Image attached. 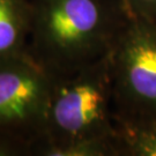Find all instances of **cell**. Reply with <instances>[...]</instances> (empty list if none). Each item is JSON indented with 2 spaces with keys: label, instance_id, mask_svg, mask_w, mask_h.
Wrapping results in <instances>:
<instances>
[{
  "label": "cell",
  "instance_id": "1",
  "mask_svg": "<svg viewBox=\"0 0 156 156\" xmlns=\"http://www.w3.org/2000/svg\"><path fill=\"white\" fill-rule=\"evenodd\" d=\"M27 51L52 75H64L111 52L129 15L122 0H30Z\"/></svg>",
  "mask_w": 156,
  "mask_h": 156
},
{
  "label": "cell",
  "instance_id": "2",
  "mask_svg": "<svg viewBox=\"0 0 156 156\" xmlns=\"http://www.w3.org/2000/svg\"><path fill=\"white\" fill-rule=\"evenodd\" d=\"M116 135L110 53L72 73L53 75L43 127L31 154Z\"/></svg>",
  "mask_w": 156,
  "mask_h": 156
},
{
  "label": "cell",
  "instance_id": "3",
  "mask_svg": "<svg viewBox=\"0 0 156 156\" xmlns=\"http://www.w3.org/2000/svg\"><path fill=\"white\" fill-rule=\"evenodd\" d=\"M110 65L113 118L156 120V23L129 16Z\"/></svg>",
  "mask_w": 156,
  "mask_h": 156
},
{
  "label": "cell",
  "instance_id": "4",
  "mask_svg": "<svg viewBox=\"0 0 156 156\" xmlns=\"http://www.w3.org/2000/svg\"><path fill=\"white\" fill-rule=\"evenodd\" d=\"M53 75L28 51L0 62V131L33 144L44 123Z\"/></svg>",
  "mask_w": 156,
  "mask_h": 156
},
{
  "label": "cell",
  "instance_id": "5",
  "mask_svg": "<svg viewBox=\"0 0 156 156\" xmlns=\"http://www.w3.org/2000/svg\"><path fill=\"white\" fill-rule=\"evenodd\" d=\"M30 26V0H0V62L27 51Z\"/></svg>",
  "mask_w": 156,
  "mask_h": 156
},
{
  "label": "cell",
  "instance_id": "6",
  "mask_svg": "<svg viewBox=\"0 0 156 156\" xmlns=\"http://www.w3.org/2000/svg\"><path fill=\"white\" fill-rule=\"evenodd\" d=\"M119 156H156V120L115 119Z\"/></svg>",
  "mask_w": 156,
  "mask_h": 156
},
{
  "label": "cell",
  "instance_id": "7",
  "mask_svg": "<svg viewBox=\"0 0 156 156\" xmlns=\"http://www.w3.org/2000/svg\"><path fill=\"white\" fill-rule=\"evenodd\" d=\"M36 155L44 156H119L117 135L93 138L59 147L39 149Z\"/></svg>",
  "mask_w": 156,
  "mask_h": 156
},
{
  "label": "cell",
  "instance_id": "8",
  "mask_svg": "<svg viewBox=\"0 0 156 156\" xmlns=\"http://www.w3.org/2000/svg\"><path fill=\"white\" fill-rule=\"evenodd\" d=\"M33 153V144L19 135L0 131V156H19Z\"/></svg>",
  "mask_w": 156,
  "mask_h": 156
},
{
  "label": "cell",
  "instance_id": "9",
  "mask_svg": "<svg viewBox=\"0 0 156 156\" xmlns=\"http://www.w3.org/2000/svg\"><path fill=\"white\" fill-rule=\"evenodd\" d=\"M128 15L156 23V0H122Z\"/></svg>",
  "mask_w": 156,
  "mask_h": 156
}]
</instances>
